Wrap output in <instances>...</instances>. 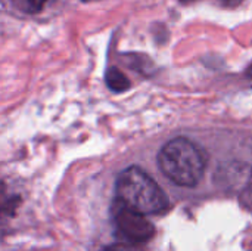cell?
I'll return each instance as SVG.
<instances>
[{
  "label": "cell",
  "instance_id": "obj_9",
  "mask_svg": "<svg viewBox=\"0 0 252 251\" xmlns=\"http://www.w3.org/2000/svg\"><path fill=\"white\" fill-rule=\"evenodd\" d=\"M247 77H250V78H252V65L247 70Z\"/></svg>",
  "mask_w": 252,
  "mask_h": 251
},
{
  "label": "cell",
  "instance_id": "obj_2",
  "mask_svg": "<svg viewBox=\"0 0 252 251\" xmlns=\"http://www.w3.org/2000/svg\"><path fill=\"white\" fill-rule=\"evenodd\" d=\"M115 191L118 203L145 216L158 215L168 206V200L158 183L136 166L121 172Z\"/></svg>",
  "mask_w": 252,
  "mask_h": 251
},
{
  "label": "cell",
  "instance_id": "obj_3",
  "mask_svg": "<svg viewBox=\"0 0 252 251\" xmlns=\"http://www.w3.org/2000/svg\"><path fill=\"white\" fill-rule=\"evenodd\" d=\"M112 217H114V225H115L118 235L126 243L142 244V243L149 241L155 234L154 225L146 219L145 215H140L127 209L117 200L112 209Z\"/></svg>",
  "mask_w": 252,
  "mask_h": 251
},
{
  "label": "cell",
  "instance_id": "obj_6",
  "mask_svg": "<svg viewBox=\"0 0 252 251\" xmlns=\"http://www.w3.org/2000/svg\"><path fill=\"white\" fill-rule=\"evenodd\" d=\"M49 0H10L13 7L24 13H38Z\"/></svg>",
  "mask_w": 252,
  "mask_h": 251
},
{
  "label": "cell",
  "instance_id": "obj_5",
  "mask_svg": "<svg viewBox=\"0 0 252 251\" xmlns=\"http://www.w3.org/2000/svg\"><path fill=\"white\" fill-rule=\"evenodd\" d=\"M105 80H106V84L108 87L112 90V92H117V93H121V92H126L128 87H130V81L128 78L126 77L124 72H121L118 68L112 67L106 71V75H105Z\"/></svg>",
  "mask_w": 252,
  "mask_h": 251
},
{
  "label": "cell",
  "instance_id": "obj_8",
  "mask_svg": "<svg viewBox=\"0 0 252 251\" xmlns=\"http://www.w3.org/2000/svg\"><path fill=\"white\" fill-rule=\"evenodd\" d=\"M226 1H227V3H229L230 6H235V4H239V3H241L242 0H226Z\"/></svg>",
  "mask_w": 252,
  "mask_h": 251
},
{
  "label": "cell",
  "instance_id": "obj_7",
  "mask_svg": "<svg viewBox=\"0 0 252 251\" xmlns=\"http://www.w3.org/2000/svg\"><path fill=\"white\" fill-rule=\"evenodd\" d=\"M102 251H140L134 244L130 243H123V244H112L105 247Z\"/></svg>",
  "mask_w": 252,
  "mask_h": 251
},
{
  "label": "cell",
  "instance_id": "obj_1",
  "mask_svg": "<svg viewBox=\"0 0 252 251\" xmlns=\"http://www.w3.org/2000/svg\"><path fill=\"white\" fill-rule=\"evenodd\" d=\"M158 164L164 176L171 182L179 186L192 188L204 176L205 155L192 141L174 138L159 151Z\"/></svg>",
  "mask_w": 252,
  "mask_h": 251
},
{
  "label": "cell",
  "instance_id": "obj_10",
  "mask_svg": "<svg viewBox=\"0 0 252 251\" xmlns=\"http://www.w3.org/2000/svg\"><path fill=\"white\" fill-rule=\"evenodd\" d=\"M180 1H183V3H188V1H193V0H180Z\"/></svg>",
  "mask_w": 252,
  "mask_h": 251
},
{
  "label": "cell",
  "instance_id": "obj_4",
  "mask_svg": "<svg viewBox=\"0 0 252 251\" xmlns=\"http://www.w3.org/2000/svg\"><path fill=\"white\" fill-rule=\"evenodd\" d=\"M19 203H21V198L12 194L9 188L3 182H0V219L13 216Z\"/></svg>",
  "mask_w": 252,
  "mask_h": 251
}]
</instances>
